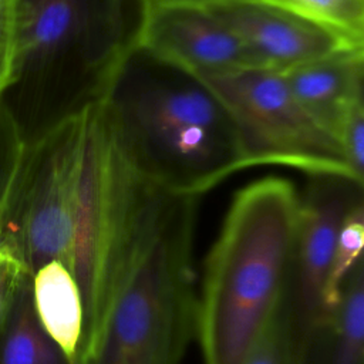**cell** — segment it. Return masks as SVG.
<instances>
[{
	"instance_id": "9",
	"label": "cell",
	"mask_w": 364,
	"mask_h": 364,
	"mask_svg": "<svg viewBox=\"0 0 364 364\" xmlns=\"http://www.w3.org/2000/svg\"><path fill=\"white\" fill-rule=\"evenodd\" d=\"M282 74L301 107L336 139L346 115L364 101V48L337 51Z\"/></svg>"
},
{
	"instance_id": "11",
	"label": "cell",
	"mask_w": 364,
	"mask_h": 364,
	"mask_svg": "<svg viewBox=\"0 0 364 364\" xmlns=\"http://www.w3.org/2000/svg\"><path fill=\"white\" fill-rule=\"evenodd\" d=\"M31 296L43 330L74 364H80L84 313L71 270L57 260L43 264L31 274Z\"/></svg>"
},
{
	"instance_id": "19",
	"label": "cell",
	"mask_w": 364,
	"mask_h": 364,
	"mask_svg": "<svg viewBox=\"0 0 364 364\" xmlns=\"http://www.w3.org/2000/svg\"><path fill=\"white\" fill-rule=\"evenodd\" d=\"M136 3H149V4H179V6H196V7H210L216 4H225L232 1H245V0H135Z\"/></svg>"
},
{
	"instance_id": "6",
	"label": "cell",
	"mask_w": 364,
	"mask_h": 364,
	"mask_svg": "<svg viewBox=\"0 0 364 364\" xmlns=\"http://www.w3.org/2000/svg\"><path fill=\"white\" fill-rule=\"evenodd\" d=\"M364 203L363 183L343 176H309L299 195L294 250L286 294L299 346L324 316L323 294L336 243L348 213Z\"/></svg>"
},
{
	"instance_id": "10",
	"label": "cell",
	"mask_w": 364,
	"mask_h": 364,
	"mask_svg": "<svg viewBox=\"0 0 364 364\" xmlns=\"http://www.w3.org/2000/svg\"><path fill=\"white\" fill-rule=\"evenodd\" d=\"M300 364H364V260L348 274L336 307L301 340Z\"/></svg>"
},
{
	"instance_id": "4",
	"label": "cell",
	"mask_w": 364,
	"mask_h": 364,
	"mask_svg": "<svg viewBox=\"0 0 364 364\" xmlns=\"http://www.w3.org/2000/svg\"><path fill=\"white\" fill-rule=\"evenodd\" d=\"M128 0H17V71L57 94L60 117L104 100L131 50Z\"/></svg>"
},
{
	"instance_id": "13",
	"label": "cell",
	"mask_w": 364,
	"mask_h": 364,
	"mask_svg": "<svg viewBox=\"0 0 364 364\" xmlns=\"http://www.w3.org/2000/svg\"><path fill=\"white\" fill-rule=\"evenodd\" d=\"M364 46V0H257Z\"/></svg>"
},
{
	"instance_id": "1",
	"label": "cell",
	"mask_w": 364,
	"mask_h": 364,
	"mask_svg": "<svg viewBox=\"0 0 364 364\" xmlns=\"http://www.w3.org/2000/svg\"><path fill=\"white\" fill-rule=\"evenodd\" d=\"M300 191L266 176L239 189L205 264L196 330L205 364H242L290 276Z\"/></svg>"
},
{
	"instance_id": "8",
	"label": "cell",
	"mask_w": 364,
	"mask_h": 364,
	"mask_svg": "<svg viewBox=\"0 0 364 364\" xmlns=\"http://www.w3.org/2000/svg\"><path fill=\"white\" fill-rule=\"evenodd\" d=\"M206 9L236 36L259 68L284 71L337 51L364 48L290 11L257 0Z\"/></svg>"
},
{
	"instance_id": "5",
	"label": "cell",
	"mask_w": 364,
	"mask_h": 364,
	"mask_svg": "<svg viewBox=\"0 0 364 364\" xmlns=\"http://www.w3.org/2000/svg\"><path fill=\"white\" fill-rule=\"evenodd\" d=\"M199 80L229 111L247 168L279 165L309 176L364 182L350 168L334 135L296 100L282 71L250 67Z\"/></svg>"
},
{
	"instance_id": "17",
	"label": "cell",
	"mask_w": 364,
	"mask_h": 364,
	"mask_svg": "<svg viewBox=\"0 0 364 364\" xmlns=\"http://www.w3.org/2000/svg\"><path fill=\"white\" fill-rule=\"evenodd\" d=\"M17 0H0V95L17 81Z\"/></svg>"
},
{
	"instance_id": "7",
	"label": "cell",
	"mask_w": 364,
	"mask_h": 364,
	"mask_svg": "<svg viewBox=\"0 0 364 364\" xmlns=\"http://www.w3.org/2000/svg\"><path fill=\"white\" fill-rule=\"evenodd\" d=\"M131 48L196 78L256 67L236 36L206 7L138 3Z\"/></svg>"
},
{
	"instance_id": "16",
	"label": "cell",
	"mask_w": 364,
	"mask_h": 364,
	"mask_svg": "<svg viewBox=\"0 0 364 364\" xmlns=\"http://www.w3.org/2000/svg\"><path fill=\"white\" fill-rule=\"evenodd\" d=\"M26 142L13 117L0 107V222L4 228L6 215L17 182Z\"/></svg>"
},
{
	"instance_id": "14",
	"label": "cell",
	"mask_w": 364,
	"mask_h": 364,
	"mask_svg": "<svg viewBox=\"0 0 364 364\" xmlns=\"http://www.w3.org/2000/svg\"><path fill=\"white\" fill-rule=\"evenodd\" d=\"M242 364H300V346L286 289Z\"/></svg>"
},
{
	"instance_id": "18",
	"label": "cell",
	"mask_w": 364,
	"mask_h": 364,
	"mask_svg": "<svg viewBox=\"0 0 364 364\" xmlns=\"http://www.w3.org/2000/svg\"><path fill=\"white\" fill-rule=\"evenodd\" d=\"M337 141L353 172L364 176V101L358 102L346 115L337 132Z\"/></svg>"
},
{
	"instance_id": "12",
	"label": "cell",
	"mask_w": 364,
	"mask_h": 364,
	"mask_svg": "<svg viewBox=\"0 0 364 364\" xmlns=\"http://www.w3.org/2000/svg\"><path fill=\"white\" fill-rule=\"evenodd\" d=\"M0 364H74L47 336L36 316L30 274L23 276L0 328Z\"/></svg>"
},
{
	"instance_id": "15",
	"label": "cell",
	"mask_w": 364,
	"mask_h": 364,
	"mask_svg": "<svg viewBox=\"0 0 364 364\" xmlns=\"http://www.w3.org/2000/svg\"><path fill=\"white\" fill-rule=\"evenodd\" d=\"M363 246L364 203H360L346 218L336 243L323 294L324 314L336 307L348 274L351 273L354 266L363 260Z\"/></svg>"
},
{
	"instance_id": "2",
	"label": "cell",
	"mask_w": 364,
	"mask_h": 364,
	"mask_svg": "<svg viewBox=\"0 0 364 364\" xmlns=\"http://www.w3.org/2000/svg\"><path fill=\"white\" fill-rule=\"evenodd\" d=\"M196 196L166 192L122 255L81 364H179L196 330Z\"/></svg>"
},
{
	"instance_id": "3",
	"label": "cell",
	"mask_w": 364,
	"mask_h": 364,
	"mask_svg": "<svg viewBox=\"0 0 364 364\" xmlns=\"http://www.w3.org/2000/svg\"><path fill=\"white\" fill-rule=\"evenodd\" d=\"M105 100L131 156L175 193L199 198L247 168L229 111L188 73L131 48Z\"/></svg>"
}]
</instances>
